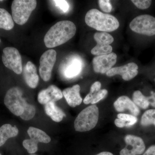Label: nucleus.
Here are the masks:
<instances>
[{"instance_id":"1","label":"nucleus","mask_w":155,"mask_h":155,"mask_svg":"<svg viewBox=\"0 0 155 155\" xmlns=\"http://www.w3.org/2000/svg\"><path fill=\"white\" fill-rule=\"evenodd\" d=\"M76 31V26L73 22L69 20L58 22L45 35V45L51 48L64 44L74 36Z\"/></svg>"},{"instance_id":"2","label":"nucleus","mask_w":155,"mask_h":155,"mask_svg":"<svg viewBox=\"0 0 155 155\" xmlns=\"http://www.w3.org/2000/svg\"><path fill=\"white\" fill-rule=\"evenodd\" d=\"M87 25L101 32H111L119 28V22L116 17L104 14L96 9L89 11L85 17Z\"/></svg>"},{"instance_id":"3","label":"nucleus","mask_w":155,"mask_h":155,"mask_svg":"<svg viewBox=\"0 0 155 155\" xmlns=\"http://www.w3.org/2000/svg\"><path fill=\"white\" fill-rule=\"evenodd\" d=\"M99 115L98 108L95 105H92L84 109L75 119V130L85 132L93 129L97 123Z\"/></svg>"},{"instance_id":"4","label":"nucleus","mask_w":155,"mask_h":155,"mask_svg":"<svg viewBox=\"0 0 155 155\" xmlns=\"http://www.w3.org/2000/svg\"><path fill=\"white\" fill-rule=\"evenodd\" d=\"M36 6L35 0H14L11 6L12 17L14 22L18 25H24L28 21Z\"/></svg>"},{"instance_id":"5","label":"nucleus","mask_w":155,"mask_h":155,"mask_svg":"<svg viewBox=\"0 0 155 155\" xmlns=\"http://www.w3.org/2000/svg\"><path fill=\"white\" fill-rule=\"evenodd\" d=\"M22 94L21 88L14 87L7 91L4 99L5 105L16 116L22 115L27 104L25 99L22 97Z\"/></svg>"},{"instance_id":"6","label":"nucleus","mask_w":155,"mask_h":155,"mask_svg":"<svg viewBox=\"0 0 155 155\" xmlns=\"http://www.w3.org/2000/svg\"><path fill=\"white\" fill-rule=\"evenodd\" d=\"M129 26L136 33L147 36L155 35V18L151 15L145 14L136 17Z\"/></svg>"},{"instance_id":"7","label":"nucleus","mask_w":155,"mask_h":155,"mask_svg":"<svg viewBox=\"0 0 155 155\" xmlns=\"http://www.w3.org/2000/svg\"><path fill=\"white\" fill-rule=\"evenodd\" d=\"M2 60L4 65L7 68L18 75L22 73V58L19 51L16 48L9 47L4 48Z\"/></svg>"},{"instance_id":"8","label":"nucleus","mask_w":155,"mask_h":155,"mask_svg":"<svg viewBox=\"0 0 155 155\" xmlns=\"http://www.w3.org/2000/svg\"><path fill=\"white\" fill-rule=\"evenodd\" d=\"M56 58L57 52L53 49L46 51L41 57L39 71L41 77L45 81H48L51 78Z\"/></svg>"},{"instance_id":"9","label":"nucleus","mask_w":155,"mask_h":155,"mask_svg":"<svg viewBox=\"0 0 155 155\" xmlns=\"http://www.w3.org/2000/svg\"><path fill=\"white\" fill-rule=\"evenodd\" d=\"M125 141L126 147L121 150L120 155H140L144 152L145 145L139 137L127 135L125 137Z\"/></svg>"},{"instance_id":"10","label":"nucleus","mask_w":155,"mask_h":155,"mask_svg":"<svg viewBox=\"0 0 155 155\" xmlns=\"http://www.w3.org/2000/svg\"><path fill=\"white\" fill-rule=\"evenodd\" d=\"M83 64L79 57L74 56L69 58L61 65L60 70L62 75L67 79H72L80 74Z\"/></svg>"},{"instance_id":"11","label":"nucleus","mask_w":155,"mask_h":155,"mask_svg":"<svg viewBox=\"0 0 155 155\" xmlns=\"http://www.w3.org/2000/svg\"><path fill=\"white\" fill-rule=\"evenodd\" d=\"M117 58V55L113 52L94 57L92 61L94 70L97 73H107L116 64Z\"/></svg>"},{"instance_id":"12","label":"nucleus","mask_w":155,"mask_h":155,"mask_svg":"<svg viewBox=\"0 0 155 155\" xmlns=\"http://www.w3.org/2000/svg\"><path fill=\"white\" fill-rule=\"evenodd\" d=\"M138 67L134 63H128L121 67H114L106 73L109 77L115 75H121L125 81H129L133 79L138 73Z\"/></svg>"},{"instance_id":"13","label":"nucleus","mask_w":155,"mask_h":155,"mask_svg":"<svg viewBox=\"0 0 155 155\" xmlns=\"http://www.w3.org/2000/svg\"><path fill=\"white\" fill-rule=\"evenodd\" d=\"M62 92L54 85H51L47 88L41 91L38 96L39 103L41 104L58 101L63 98Z\"/></svg>"},{"instance_id":"14","label":"nucleus","mask_w":155,"mask_h":155,"mask_svg":"<svg viewBox=\"0 0 155 155\" xmlns=\"http://www.w3.org/2000/svg\"><path fill=\"white\" fill-rule=\"evenodd\" d=\"M114 107L116 111L119 112H124L125 110H128L131 115L138 116L140 113V110L133 101L126 96L119 97L114 103Z\"/></svg>"},{"instance_id":"15","label":"nucleus","mask_w":155,"mask_h":155,"mask_svg":"<svg viewBox=\"0 0 155 155\" xmlns=\"http://www.w3.org/2000/svg\"><path fill=\"white\" fill-rule=\"evenodd\" d=\"M80 86L78 84H75L72 87L65 89L62 91L63 96L68 104L72 107H75L82 102V99L80 96Z\"/></svg>"},{"instance_id":"16","label":"nucleus","mask_w":155,"mask_h":155,"mask_svg":"<svg viewBox=\"0 0 155 155\" xmlns=\"http://www.w3.org/2000/svg\"><path fill=\"white\" fill-rule=\"evenodd\" d=\"M23 76L25 82L31 88H36L39 81L36 67L31 61H28L24 68Z\"/></svg>"},{"instance_id":"17","label":"nucleus","mask_w":155,"mask_h":155,"mask_svg":"<svg viewBox=\"0 0 155 155\" xmlns=\"http://www.w3.org/2000/svg\"><path fill=\"white\" fill-rule=\"evenodd\" d=\"M149 97H146L140 91H136L132 96L133 102L141 109H147L150 105L155 108V92L152 91Z\"/></svg>"},{"instance_id":"18","label":"nucleus","mask_w":155,"mask_h":155,"mask_svg":"<svg viewBox=\"0 0 155 155\" xmlns=\"http://www.w3.org/2000/svg\"><path fill=\"white\" fill-rule=\"evenodd\" d=\"M45 110L47 115L55 122H61L66 116L63 110L56 105L54 102H51L45 104Z\"/></svg>"},{"instance_id":"19","label":"nucleus","mask_w":155,"mask_h":155,"mask_svg":"<svg viewBox=\"0 0 155 155\" xmlns=\"http://www.w3.org/2000/svg\"><path fill=\"white\" fill-rule=\"evenodd\" d=\"M19 130L16 126L5 124L0 127V147L2 146L8 139L18 135Z\"/></svg>"},{"instance_id":"20","label":"nucleus","mask_w":155,"mask_h":155,"mask_svg":"<svg viewBox=\"0 0 155 155\" xmlns=\"http://www.w3.org/2000/svg\"><path fill=\"white\" fill-rule=\"evenodd\" d=\"M27 133L30 139L38 143H47L51 141V137L45 132L36 127H29Z\"/></svg>"},{"instance_id":"21","label":"nucleus","mask_w":155,"mask_h":155,"mask_svg":"<svg viewBox=\"0 0 155 155\" xmlns=\"http://www.w3.org/2000/svg\"><path fill=\"white\" fill-rule=\"evenodd\" d=\"M14 25L11 14L5 9L0 8V28L10 30L14 28Z\"/></svg>"},{"instance_id":"22","label":"nucleus","mask_w":155,"mask_h":155,"mask_svg":"<svg viewBox=\"0 0 155 155\" xmlns=\"http://www.w3.org/2000/svg\"><path fill=\"white\" fill-rule=\"evenodd\" d=\"M94 39L97 45H110L114 41V38L110 34L106 32H97L94 34Z\"/></svg>"},{"instance_id":"23","label":"nucleus","mask_w":155,"mask_h":155,"mask_svg":"<svg viewBox=\"0 0 155 155\" xmlns=\"http://www.w3.org/2000/svg\"><path fill=\"white\" fill-rule=\"evenodd\" d=\"M140 124L143 126L154 125L155 126V109L148 110L143 114Z\"/></svg>"},{"instance_id":"24","label":"nucleus","mask_w":155,"mask_h":155,"mask_svg":"<svg viewBox=\"0 0 155 155\" xmlns=\"http://www.w3.org/2000/svg\"><path fill=\"white\" fill-rule=\"evenodd\" d=\"M101 84L99 81H96L91 85L89 93L85 97L83 102L85 104H91L92 101L94 98L97 94L101 90Z\"/></svg>"},{"instance_id":"25","label":"nucleus","mask_w":155,"mask_h":155,"mask_svg":"<svg viewBox=\"0 0 155 155\" xmlns=\"http://www.w3.org/2000/svg\"><path fill=\"white\" fill-rule=\"evenodd\" d=\"M113 48L110 45H96L91 51V53L94 55L97 56L108 54L112 53Z\"/></svg>"},{"instance_id":"26","label":"nucleus","mask_w":155,"mask_h":155,"mask_svg":"<svg viewBox=\"0 0 155 155\" xmlns=\"http://www.w3.org/2000/svg\"><path fill=\"white\" fill-rule=\"evenodd\" d=\"M35 112L36 110L35 107L27 103L24 109V112L20 117L23 120L28 121L33 118L35 115Z\"/></svg>"},{"instance_id":"27","label":"nucleus","mask_w":155,"mask_h":155,"mask_svg":"<svg viewBox=\"0 0 155 155\" xmlns=\"http://www.w3.org/2000/svg\"><path fill=\"white\" fill-rule=\"evenodd\" d=\"M38 142L31 139L25 140L22 143L24 147L27 150L28 153L30 154H33L36 152L38 150Z\"/></svg>"},{"instance_id":"28","label":"nucleus","mask_w":155,"mask_h":155,"mask_svg":"<svg viewBox=\"0 0 155 155\" xmlns=\"http://www.w3.org/2000/svg\"><path fill=\"white\" fill-rule=\"evenodd\" d=\"M118 119H123L127 123V127H131L137 122V119L136 116L130 114H119L117 115Z\"/></svg>"},{"instance_id":"29","label":"nucleus","mask_w":155,"mask_h":155,"mask_svg":"<svg viewBox=\"0 0 155 155\" xmlns=\"http://www.w3.org/2000/svg\"><path fill=\"white\" fill-rule=\"evenodd\" d=\"M51 2L54 4L56 7L64 13H67L69 11V4L67 1L55 0V1H52Z\"/></svg>"},{"instance_id":"30","label":"nucleus","mask_w":155,"mask_h":155,"mask_svg":"<svg viewBox=\"0 0 155 155\" xmlns=\"http://www.w3.org/2000/svg\"><path fill=\"white\" fill-rule=\"evenodd\" d=\"M131 2L139 9L144 10L149 8L151 5L150 0H132Z\"/></svg>"},{"instance_id":"31","label":"nucleus","mask_w":155,"mask_h":155,"mask_svg":"<svg viewBox=\"0 0 155 155\" xmlns=\"http://www.w3.org/2000/svg\"><path fill=\"white\" fill-rule=\"evenodd\" d=\"M100 8L104 12L110 13L112 9V6L109 0H99L98 1Z\"/></svg>"},{"instance_id":"32","label":"nucleus","mask_w":155,"mask_h":155,"mask_svg":"<svg viewBox=\"0 0 155 155\" xmlns=\"http://www.w3.org/2000/svg\"><path fill=\"white\" fill-rule=\"evenodd\" d=\"M108 93V91L106 89L101 90L97 94V95L94 98L92 101L91 104L94 105L102 100L107 95Z\"/></svg>"},{"instance_id":"33","label":"nucleus","mask_w":155,"mask_h":155,"mask_svg":"<svg viewBox=\"0 0 155 155\" xmlns=\"http://www.w3.org/2000/svg\"><path fill=\"white\" fill-rule=\"evenodd\" d=\"M115 124L117 127H127V123L123 119H116L115 120Z\"/></svg>"},{"instance_id":"34","label":"nucleus","mask_w":155,"mask_h":155,"mask_svg":"<svg viewBox=\"0 0 155 155\" xmlns=\"http://www.w3.org/2000/svg\"><path fill=\"white\" fill-rule=\"evenodd\" d=\"M142 155H155V145L150 147Z\"/></svg>"},{"instance_id":"35","label":"nucleus","mask_w":155,"mask_h":155,"mask_svg":"<svg viewBox=\"0 0 155 155\" xmlns=\"http://www.w3.org/2000/svg\"><path fill=\"white\" fill-rule=\"evenodd\" d=\"M96 155H114V154L111 153L109 152H103L100 153Z\"/></svg>"},{"instance_id":"36","label":"nucleus","mask_w":155,"mask_h":155,"mask_svg":"<svg viewBox=\"0 0 155 155\" xmlns=\"http://www.w3.org/2000/svg\"><path fill=\"white\" fill-rule=\"evenodd\" d=\"M3 2V1H2V0H1V1H0V2Z\"/></svg>"},{"instance_id":"37","label":"nucleus","mask_w":155,"mask_h":155,"mask_svg":"<svg viewBox=\"0 0 155 155\" xmlns=\"http://www.w3.org/2000/svg\"></svg>"},{"instance_id":"38","label":"nucleus","mask_w":155,"mask_h":155,"mask_svg":"<svg viewBox=\"0 0 155 155\" xmlns=\"http://www.w3.org/2000/svg\"><path fill=\"white\" fill-rule=\"evenodd\" d=\"M0 155H2V154H1V153H0Z\"/></svg>"},{"instance_id":"39","label":"nucleus","mask_w":155,"mask_h":155,"mask_svg":"<svg viewBox=\"0 0 155 155\" xmlns=\"http://www.w3.org/2000/svg\"><path fill=\"white\" fill-rule=\"evenodd\" d=\"M0 42H1V39H0Z\"/></svg>"}]
</instances>
